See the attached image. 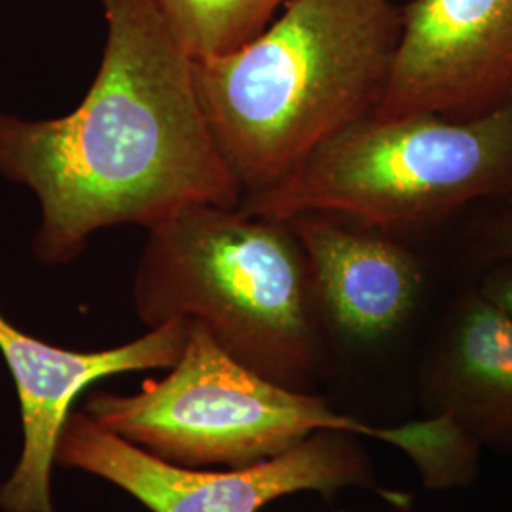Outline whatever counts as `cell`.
<instances>
[{
    "label": "cell",
    "instance_id": "1",
    "mask_svg": "<svg viewBox=\"0 0 512 512\" xmlns=\"http://www.w3.org/2000/svg\"><path fill=\"white\" fill-rule=\"evenodd\" d=\"M101 63L82 103L59 118L0 112V177L38 203L33 253L71 264L107 228H152L192 205L243 194L211 135L194 59L154 0H97Z\"/></svg>",
    "mask_w": 512,
    "mask_h": 512
},
{
    "label": "cell",
    "instance_id": "2",
    "mask_svg": "<svg viewBox=\"0 0 512 512\" xmlns=\"http://www.w3.org/2000/svg\"><path fill=\"white\" fill-rule=\"evenodd\" d=\"M401 33L391 0H293L238 50L194 59L207 124L243 198L376 112Z\"/></svg>",
    "mask_w": 512,
    "mask_h": 512
},
{
    "label": "cell",
    "instance_id": "3",
    "mask_svg": "<svg viewBox=\"0 0 512 512\" xmlns=\"http://www.w3.org/2000/svg\"><path fill=\"white\" fill-rule=\"evenodd\" d=\"M82 412L156 458L192 469H241L277 458L321 431L380 440L414 461L425 486L475 480L480 444L444 416L376 427L323 397L277 384L232 359L190 321L183 355L135 393L93 391Z\"/></svg>",
    "mask_w": 512,
    "mask_h": 512
},
{
    "label": "cell",
    "instance_id": "4",
    "mask_svg": "<svg viewBox=\"0 0 512 512\" xmlns=\"http://www.w3.org/2000/svg\"><path fill=\"white\" fill-rule=\"evenodd\" d=\"M133 308L154 329L200 325L256 374L310 391L327 361L308 262L285 220L192 205L147 230Z\"/></svg>",
    "mask_w": 512,
    "mask_h": 512
},
{
    "label": "cell",
    "instance_id": "5",
    "mask_svg": "<svg viewBox=\"0 0 512 512\" xmlns=\"http://www.w3.org/2000/svg\"><path fill=\"white\" fill-rule=\"evenodd\" d=\"M509 192L512 103L463 120L368 116L239 207L264 219L323 215L387 232L446 219Z\"/></svg>",
    "mask_w": 512,
    "mask_h": 512
},
{
    "label": "cell",
    "instance_id": "6",
    "mask_svg": "<svg viewBox=\"0 0 512 512\" xmlns=\"http://www.w3.org/2000/svg\"><path fill=\"white\" fill-rule=\"evenodd\" d=\"M55 463L109 482L150 512H260L287 495L315 492L332 499L348 488L374 490L395 507L410 503V495L378 486L365 448L342 431L315 433L251 467L192 469L156 458L74 410L63 425Z\"/></svg>",
    "mask_w": 512,
    "mask_h": 512
},
{
    "label": "cell",
    "instance_id": "7",
    "mask_svg": "<svg viewBox=\"0 0 512 512\" xmlns=\"http://www.w3.org/2000/svg\"><path fill=\"white\" fill-rule=\"evenodd\" d=\"M512 103V0H412L372 114L475 118Z\"/></svg>",
    "mask_w": 512,
    "mask_h": 512
},
{
    "label": "cell",
    "instance_id": "8",
    "mask_svg": "<svg viewBox=\"0 0 512 512\" xmlns=\"http://www.w3.org/2000/svg\"><path fill=\"white\" fill-rule=\"evenodd\" d=\"M190 321L173 319L128 344L74 351L19 329L0 310V355L18 391L23 444L0 486L2 512H54L52 473L63 425L95 382L143 370H167L183 355Z\"/></svg>",
    "mask_w": 512,
    "mask_h": 512
},
{
    "label": "cell",
    "instance_id": "9",
    "mask_svg": "<svg viewBox=\"0 0 512 512\" xmlns=\"http://www.w3.org/2000/svg\"><path fill=\"white\" fill-rule=\"evenodd\" d=\"M289 224L308 262L323 329L370 348L406 327L423 291L420 262L406 247L323 215H302Z\"/></svg>",
    "mask_w": 512,
    "mask_h": 512
},
{
    "label": "cell",
    "instance_id": "10",
    "mask_svg": "<svg viewBox=\"0 0 512 512\" xmlns=\"http://www.w3.org/2000/svg\"><path fill=\"white\" fill-rule=\"evenodd\" d=\"M429 416L454 421L480 446L512 450V319L476 289L440 336L421 385Z\"/></svg>",
    "mask_w": 512,
    "mask_h": 512
},
{
    "label": "cell",
    "instance_id": "11",
    "mask_svg": "<svg viewBox=\"0 0 512 512\" xmlns=\"http://www.w3.org/2000/svg\"><path fill=\"white\" fill-rule=\"evenodd\" d=\"M293 0H154L192 59L230 54L258 37Z\"/></svg>",
    "mask_w": 512,
    "mask_h": 512
},
{
    "label": "cell",
    "instance_id": "12",
    "mask_svg": "<svg viewBox=\"0 0 512 512\" xmlns=\"http://www.w3.org/2000/svg\"><path fill=\"white\" fill-rule=\"evenodd\" d=\"M476 256L484 262H512V213L492 219L480 232Z\"/></svg>",
    "mask_w": 512,
    "mask_h": 512
},
{
    "label": "cell",
    "instance_id": "13",
    "mask_svg": "<svg viewBox=\"0 0 512 512\" xmlns=\"http://www.w3.org/2000/svg\"><path fill=\"white\" fill-rule=\"evenodd\" d=\"M478 291L512 319V262L492 264Z\"/></svg>",
    "mask_w": 512,
    "mask_h": 512
}]
</instances>
